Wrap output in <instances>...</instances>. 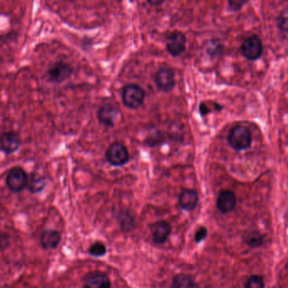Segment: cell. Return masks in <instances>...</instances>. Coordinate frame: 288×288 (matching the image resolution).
I'll return each mask as SVG.
<instances>
[{
	"instance_id": "obj_1",
	"label": "cell",
	"mask_w": 288,
	"mask_h": 288,
	"mask_svg": "<svg viewBox=\"0 0 288 288\" xmlns=\"http://www.w3.org/2000/svg\"><path fill=\"white\" fill-rule=\"evenodd\" d=\"M251 130L244 125H236L231 128L227 136L230 146L235 150H246L251 145Z\"/></svg>"
},
{
	"instance_id": "obj_2",
	"label": "cell",
	"mask_w": 288,
	"mask_h": 288,
	"mask_svg": "<svg viewBox=\"0 0 288 288\" xmlns=\"http://www.w3.org/2000/svg\"><path fill=\"white\" fill-rule=\"evenodd\" d=\"M145 97V90L139 85L128 84L123 87L122 99L128 109H138L143 104Z\"/></svg>"
},
{
	"instance_id": "obj_3",
	"label": "cell",
	"mask_w": 288,
	"mask_h": 288,
	"mask_svg": "<svg viewBox=\"0 0 288 288\" xmlns=\"http://www.w3.org/2000/svg\"><path fill=\"white\" fill-rule=\"evenodd\" d=\"M29 176L20 167L11 168L6 177V186L13 193H20L28 188Z\"/></svg>"
},
{
	"instance_id": "obj_4",
	"label": "cell",
	"mask_w": 288,
	"mask_h": 288,
	"mask_svg": "<svg viewBox=\"0 0 288 288\" xmlns=\"http://www.w3.org/2000/svg\"><path fill=\"white\" fill-rule=\"evenodd\" d=\"M105 156L108 163L114 167H123L129 161V154L127 148L118 141L109 145Z\"/></svg>"
},
{
	"instance_id": "obj_5",
	"label": "cell",
	"mask_w": 288,
	"mask_h": 288,
	"mask_svg": "<svg viewBox=\"0 0 288 288\" xmlns=\"http://www.w3.org/2000/svg\"><path fill=\"white\" fill-rule=\"evenodd\" d=\"M155 84L160 91L163 92H170L174 89L176 85L175 73L172 68L163 67L158 69L154 77Z\"/></svg>"
},
{
	"instance_id": "obj_6",
	"label": "cell",
	"mask_w": 288,
	"mask_h": 288,
	"mask_svg": "<svg viewBox=\"0 0 288 288\" xmlns=\"http://www.w3.org/2000/svg\"><path fill=\"white\" fill-rule=\"evenodd\" d=\"M166 47L173 57H179L186 49V37L179 31H173L168 35Z\"/></svg>"
},
{
	"instance_id": "obj_7",
	"label": "cell",
	"mask_w": 288,
	"mask_h": 288,
	"mask_svg": "<svg viewBox=\"0 0 288 288\" xmlns=\"http://www.w3.org/2000/svg\"><path fill=\"white\" fill-rule=\"evenodd\" d=\"M241 52L248 60L254 61L259 59L263 53V43L260 38L257 36L248 37L242 44Z\"/></svg>"
},
{
	"instance_id": "obj_8",
	"label": "cell",
	"mask_w": 288,
	"mask_h": 288,
	"mask_svg": "<svg viewBox=\"0 0 288 288\" xmlns=\"http://www.w3.org/2000/svg\"><path fill=\"white\" fill-rule=\"evenodd\" d=\"M73 74V68L69 64L64 61H58L50 67L47 75L52 82L56 83L61 82L69 79Z\"/></svg>"
},
{
	"instance_id": "obj_9",
	"label": "cell",
	"mask_w": 288,
	"mask_h": 288,
	"mask_svg": "<svg viewBox=\"0 0 288 288\" xmlns=\"http://www.w3.org/2000/svg\"><path fill=\"white\" fill-rule=\"evenodd\" d=\"M120 115L118 108L110 103L102 105L97 114L99 122L106 127H114L116 121L118 120V117Z\"/></svg>"
},
{
	"instance_id": "obj_10",
	"label": "cell",
	"mask_w": 288,
	"mask_h": 288,
	"mask_svg": "<svg viewBox=\"0 0 288 288\" xmlns=\"http://www.w3.org/2000/svg\"><path fill=\"white\" fill-rule=\"evenodd\" d=\"M150 231L153 242L156 244H163L170 236L172 227L166 221H158L150 226Z\"/></svg>"
},
{
	"instance_id": "obj_11",
	"label": "cell",
	"mask_w": 288,
	"mask_h": 288,
	"mask_svg": "<svg viewBox=\"0 0 288 288\" xmlns=\"http://www.w3.org/2000/svg\"><path fill=\"white\" fill-rule=\"evenodd\" d=\"M20 139L17 134L12 131L3 132L0 139L1 150L6 154H12L20 147Z\"/></svg>"
},
{
	"instance_id": "obj_12",
	"label": "cell",
	"mask_w": 288,
	"mask_h": 288,
	"mask_svg": "<svg viewBox=\"0 0 288 288\" xmlns=\"http://www.w3.org/2000/svg\"><path fill=\"white\" fill-rule=\"evenodd\" d=\"M111 281L106 274L101 271H93L85 279L84 288H111Z\"/></svg>"
},
{
	"instance_id": "obj_13",
	"label": "cell",
	"mask_w": 288,
	"mask_h": 288,
	"mask_svg": "<svg viewBox=\"0 0 288 288\" xmlns=\"http://www.w3.org/2000/svg\"><path fill=\"white\" fill-rule=\"evenodd\" d=\"M237 204L236 195L231 190H222L217 198V208L222 213H228Z\"/></svg>"
},
{
	"instance_id": "obj_14",
	"label": "cell",
	"mask_w": 288,
	"mask_h": 288,
	"mask_svg": "<svg viewBox=\"0 0 288 288\" xmlns=\"http://www.w3.org/2000/svg\"><path fill=\"white\" fill-rule=\"evenodd\" d=\"M61 234L57 230L47 229L42 231L40 244L44 249H56L61 242Z\"/></svg>"
},
{
	"instance_id": "obj_15",
	"label": "cell",
	"mask_w": 288,
	"mask_h": 288,
	"mask_svg": "<svg viewBox=\"0 0 288 288\" xmlns=\"http://www.w3.org/2000/svg\"><path fill=\"white\" fill-rule=\"evenodd\" d=\"M198 200H199V196L197 192L189 189L182 190L178 198L180 206L188 212H191L195 209L197 205Z\"/></svg>"
},
{
	"instance_id": "obj_16",
	"label": "cell",
	"mask_w": 288,
	"mask_h": 288,
	"mask_svg": "<svg viewBox=\"0 0 288 288\" xmlns=\"http://www.w3.org/2000/svg\"><path fill=\"white\" fill-rule=\"evenodd\" d=\"M116 219L120 226L121 231L123 232H129L135 228L136 219L133 214H131L128 210H121L116 214Z\"/></svg>"
},
{
	"instance_id": "obj_17",
	"label": "cell",
	"mask_w": 288,
	"mask_h": 288,
	"mask_svg": "<svg viewBox=\"0 0 288 288\" xmlns=\"http://www.w3.org/2000/svg\"><path fill=\"white\" fill-rule=\"evenodd\" d=\"M46 187V180L43 176L37 173H32L29 176L28 179V189L32 194H37L42 192Z\"/></svg>"
},
{
	"instance_id": "obj_18",
	"label": "cell",
	"mask_w": 288,
	"mask_h": 288,
	"mask_svg": "<svg viewBox=\"0 0 288 288\" xmlns=\"http://www.w3.org/2000/svg\"><path fill=\"white\" fill-rule=\"evenodd\" d=\"M171 288H195V283L190 275L178 274L173 277Z\"/></svg>"
},
{
	"instance_id": "obj_19",
	"label": "cell",
	"mask_w": 288,
	"mask_h": 288,
	"mask_svg": "<svg viewBox=\"0 0 288 288\" xmlns=\"http://www.w3.org/2000/svg\"><path fill=\"white\" fill-rule=\"evenodd\" d=\"M244 240H245V243L251 248H259L265 244L263 235L256 231L247 232L244 237Z\"/></svg>"
},
{
	"instance_id": "obj_20",
	"label": "cell",
	"mask_w": 288,
	"mask_h": 288,
	"mask_svg": "<svg viewBox=\"0 0 288 288\" xmlns=\"http://www.w3.org/2000/svg\"><path fill=\"white\" fill-rule=\"evenodd\" d=\"M88 252L91 256L97 257V258L104 256L107 254L106 245L101 242H96L90 247Z\"/></svg>"
},
{
	"instance_id": "obj_21",
	"label": "cell",
	"mask_w": 288,
	"mask_h": 288,
	"mask_svg": "<svg viewBox=\"0 0 288 288\" xmlns=\"http://www.w3.org/2000/svg\"><path fill=\"white\" fill-rule=\"evenodd\" d=\"M222 46L219 40H212L210 42V46L207 48V53L209 54L210 56L212 57H216L222 53Z\"/></svg>"
},
{
	"instance_id": "obj_22",
	"label": "cell",
	"mask_w": 288,
	"mask_h": 288,
	"mask_svg": "<svg viewBox=\"0 0 288 288\" xmlns=\"http://www.w3.org/2000/svg\"><path fill=\"white\" fill-rule=\"evenodd\" d=\"M277 25L281 32L288 33V9L284 10L277 19Z\"/></svg>"
},
{
	"instance_id": "obj_23",
	"label": "cell",
	"mask_w": 288,
	"mask_h": 288,
	"mask_svg": "<svg viewBox=\"0 0 288 288\" xmlns=\"http://www.w3.org/2000/svg\"><path fill=\"white\" fill-rule=\"evenodd\" d=\"M245 288H265L263 278L259 276H252L247 281Z\"/></svg>"
},
{
	"instance_id": "obj_24",
	"label": "cell",
	"mask_w": 288,
	"mask_h": 288,
	"mask_svg": "<svg viewBox=\"0 0 288 288\" xmlns=\"http://www.w3.org/2000/svg\"><path fill=\"white\" fill-rule=\"evenodd\" d=\"M246 3V1H241V0H232V1H228L227 5L231 11H239Z\"/></svg>"
},
{
	"instance_id": "obj_25",
	"label": "cell",
	"mask_w": 288,
	"mask_h": 288,
	"mask_svg": "<svg viewBox=\"0 0 288 288\" xmlns=\"http://www.w3.org/2000/svg\"><path fill=\"white\" fill-rule=\"evenodd\" d=\"M207 236V229L204 227H201L195 232V241L200 244Z\"/></svg>"
},
{
	"instance_id": "obj_26",
	"label": "cell",
	"mask_w": 288,
	"mask_h": 288,
	"mask_svg": "<svg viewBox=\"0 0 288 288\" xmlns=\"http://www.w3.org/2000/svg\"><path fill=\"white\" fill-rule=\"evenodd\" d=\"M200 112L202 115L204 116L205 114H208L211 113V110H210L209 108L206 106V104L204 102H202L200 105Z\"/></svg>"
},
{
	"instance_id": "obj_27",
	"label": "cell",
	"mask_w": 288,
	"mask_h": 288,
	"mask_svg": "<svg viewBox=\"0 0 288 288\" xmlns=\"http://www.w3.org/2000/svg\"><path fill=\"white\" fill-rule=\"evenodd\" d=\"M5 243H6L8 246H9V244H10V239H9V236H8V235H6V234L5 233H2V235H1V247H2V249L4 248V246H5Z\"/></svg>"
},
{
	"instance_id": "obj_28",
	"label": "cell",
	"mask_w": 288,
	"mask_h": 288,
	"mask_svg": "<svg viewBox=\"0 0 288 288\" xmlns=\"http://www.w3.org/2000/svg\"><path fill=\"white\" fill-rule=\"evenodd\" d=\"M148 4H150V5H153V6H159V5H163L164 1H162V0H148Z\"/></svg>"
}]
</instances>
